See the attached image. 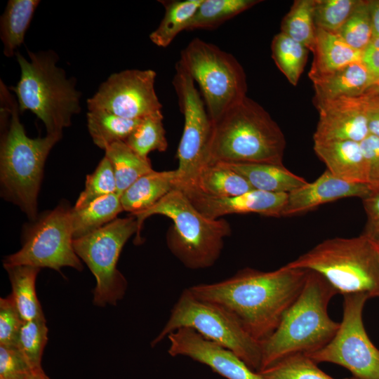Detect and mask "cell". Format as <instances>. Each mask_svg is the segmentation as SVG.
I'll return each mask as SVG.
<instances>
[{
	"mask_svg": "<svg viewBox=\"0 0 379 379\" xmlns=\"http://www.w3.org/2000/svg\"><path fill=\"white\" fill-rule=\"evenodd\" d=\"M308 272L286 265L270 272L246 267L228 279L189 289L197 298L225 308L261 343L274 332L299 296Z\"/></svg>",
	"mask_w": 379,
	"mask_h": 379,
	"instance_id": "1",
	"label": "cell"
},
{
	"mask_svg": "<svg viewBox=\"0 0 379 379\" xmlns=\"http://www.w3.org/2000/svg\"><path fill=\"white\" fill-rule=\"evenodd\" d=\"M336 294L335 288L322 275L309 270L299 296L274 332L261 343L258 372L288 356L308 355L326 346L340 327V323L328 314V304Z\"/></svg>",
	"mask_w": 379,
	"mask_h": 379,
	"instance_id": "2",
	"label": "cell"
},
{
	"mask_svg": "<svg viewBox=\"0 0 379 379\" xmlns=\"http://www.w3.org/2000/svg\"><path fill=\"white\" fill-rule=\"evenodd\" d=\"M212 124L206 165H283L285 137L270 114L252 99L245 97Z\"/></svg>",
	"mask_w": 379,
	"mask_h": 379,
	"instance_id": "3",
	"label": "cell"
},
{
	"mask_svg": "<svg viewBox=\"0 0 379 379\" xmlns=\"http://www.w3.org/2000/svg\"><path fill=\"white\" fill-rule=\"evenodd\" d=\"M153 215H162L172 220L173 229L167 235L168 246L186 267L192 270L211 267L222 252L224 239L231 233L227 220L206 218L181 190L175 188L149 208L131 215L138 222L137 244L141 241L144 221Z\"/></svg>",
	"mask_w": 379,
	"mask_h": 379,
	"instance_id": "4",
	"label": "cell"
},
{
	"mask_svg": "<svg viewBox=\"0 0 379 379\" xmlns=\"http://www.w3.org/2000/svg\"><path fill=\"white\" fill-rule=\"evenodd\" d=\"M27 52L29 60L15 54L20 77L11 87L18 98L19 111L34 113L44 124L46 134H62L81 110V94L75 81L67 79L65 70L56 65L58 58L54 52Z\"/></svg>",
	"mask_w": 379,
	"mask_h": 379,
	"instance_id": "5",
	"label": "cell"
},
{
	"mask_svg": "<svg viewBox=\"0 0 379 379\" xmlns=\"http://www.w3.org/2000/svg\"><path fill=\"white\" fill-rule=\"evenodd\" d=\"M8 109L11 120L0 145L1 193L32 221L38 216V195L46 160L62 134L31 138L20 122L18 102L11 100Z\"/></svg>",
	"mask_w": 379,
	"mask_h": 379,
	"instance_id": "6",
	"label": "cell"
},
{
	"mask_svg": "<svg viewBox=\"0 0 379 379\" xmlns=\"http://www.w3.org/2000/svg\"><path fill=\"white\" fill-rule=\"evenodd\" d=\"M286 265L320 274L343 295L365 293L379 298V255L363 233L324 240Z\"/></svg>",
	"mask_w": 379,
	"mask_h": 379,
	"instance_id": "7",
	"label": "cell"
},
{
	"mask_svg": "<svg viewBox=\"0 0 379 379\" xmlns=\"http://www.w3.org/2000/svg\"><path fill=\"white\" fill-rule=\"evenodd\" d=\"M182 328L193 329L204 338L231 350L258 372L261 343L253 339L230 312L215 303L197 298L189 288L180 293L166 324L152 341V347Z\"/></svg>",
	"mask_w": 379,
	"mask_h": 379,
	"instance_id": "8",
	"label": "cell"
},
{
	"mask_svg": "<svg viewBox=\"0 0 379 379\" xmlns=\"http://www.w3.org/2000/svg\"><path fill=\"white\" fill-rule=\"evenodd\" d=\"M201 92L212 123L246 97L245 72L232 54L199 38L182 51L178 62Z\"/></svg>",
	"mask_w": 379,
	"mask_h": 379,
	"instance_id": "9",
	"label": "cell"
},
{
	"mask_svg": "<svg viewBox=\"0 0 379 379\" xmlns=\"http://www.w3.org/2000/svg\"><path fill=\"white\" fill-rule=\"evenodd\" d=\"M137 232V220L131 215L117 218L99 230L73 240L77 255L95 278L93 291L95 305H116L124 296L128 283L117 265L124 244Z\"/></svg>",
	"mask_w": 379,
	"mask_h": 379,
	"instance_id": "10",
	"label": "cell"
},
{
	"mask_svg": "<svg viewBox=\"0 0 379 379\" xmlns=\"http://www.w3.org/2000/svg\"><path fill=\"white\" fill-rule=\"evenodd\" d=\"M71 209L65 203L38 215L24 228L22 246L6 257L3 265H29L60 272L63 267L81 271L73 246Z\"/></svg>",
	"mask_w": 379,
	"mask_h": 379,
	"instance_id": "11",
	"label": "cell"
},
{
	"mask_svg": "<svg viewBox=\"0 0 379 379\" xmlns=\"http://www.w3.org/2000/svg\"><path fill=\"white\" fill-rule=\"evenodd\" d=\"M367 293L343 295V319L332 340L307 355L315 363L329 362L350 371L357 379H379V350L365 330L362 313Z\"/></svg>",
	"mask_w": 379,
	"mask_h": 379,
	"instance_id": "12",
	"label": "cell"
},
{
	"mask_svg": "<svg viewBox=\"0 0 379 379\" xmlns=\"http://www.w3.org/2000/svg\"><path fill=\"white\" fill-rule=\"evenodd\" d=\"M173 85L184 116L182 135L178 148L175 187L192 186L206 165L213 124L194 81L178 62Z\"/></svg>",
	"mask_w": 379,
	"mask_h": 379,
	"instance_id": "13",
	"label": "cell"
},
{
	"mask_svg": "<svg viewBox=\"0 0 379 379\" xmlns=\"http://www.w3.org/2000/svg\"><path fill=\"white\" fill-rule=\"evenodd\" d=\"M156 77L152 69L114 73L86 100L88 109L105 110L131 119L161 114L162 106L154 88Z\"/></svg>",
	"mask_w": 379,
	"mask_h": 379,
	"instance_id": "14",
	"label": "cell"
},
{
	"mask_svg": "<svg viewBox=\"0 0 379 379\" xmlns=\"http://www.w3.org/2000/svg\"><path fill=\"white\" fill-rule=\"evenodd\" d=\"M168 354L186 357L208 366L226 379H265L251 368L239 357L189 328H179L169 334Z\"/></svg>",
	"mask_w": 379,
	"mask_h": 379,
	"instance_id": "15",
	"label": "cell"
},
{
	"mask_svg": "<svg viewBox=\"0 0 379 379\" xmlns=\"http://www.w3.org/2000/svg\"><path fill=\"white\" fill-rule=\"evenodd\" d=\"M370 94L314 101L319 112L314 142L364 140L369 135L365 108Z\"/></svg>",
	"mask_w": 379,
	"mask_h": 379,
	"instance_id": "16",
	"label": "cell"
},
{
	"mask_svg": "<svg viewBox=\"0 0 379 379\" xmlns=\"http://www.w3.org/2000/svg\"><path fill=\"white\" fill-rule=\"evenodd\" d=\"M204 216L219 219L230 214L257 213L267 217H282L288 193L253 190L241 195L217 197L206 194L194 186L176 187Z\"/></svg>",
	"mask_w": 379,
	"mask_h": 379,
	"instance_id": "17",
	"label": "cell"
},
{
	"mask_svg": "<svg viewBox=\"0 0 379 379\" xmlns=\"http://www.w3.org/2000/svg\"><path fill=\"white\" fill-rule=\"evenodd\" d=\"M371 190L366 184L351 183L340 180L328 170L317 179L288 194L282 217L310 211L324 204L348 197L364 199Z\"/></svg>",
	"mask_w": 379,
	"mask_h": 379,
	"instance_id": "18",
	"label": "cell"
},
{
	"mask_svg": "<svg viewBox=\"0 0 379 379\" xmlns=\"http://www.w3.org/2000/svg\"><path fill=\"white\" fill-rule=\"evenodd\" d=\"M314 151L335 177L351 183L367 185L366 164L360 142H314Z\"/></svg>",
	"mask_w": 379,
	"mask_h": 379,
	"instance_id": "19",
	"label": "cell"
},
{
	"mask_svg": "<svg viewBox=\"0 0 379 379\" xmlns=\"http://www.w3.org/2000/svg\"><path fill=\"white\" fill-rule=\"evenodd\" d=\"M312 81L315 92L314 101L379 93L363 60Z\"/></svg>",
	"mask_w": 379,
	"mask_h": 379,
	"instance_id": "20",
	"label": "cell"
},
{
	"mask_svg": "<svg viewBox=\"0 0 379 379\" xmlns=\"http://www.w3.org/2000/svg\"><path fill=\"white\" fill-rule=\"evenodd\" d=\"M312 52L313 60L309 72L311 81L362 60L364 53L350 46L338 34L319 28H316Z\"/></svg>",
	"mask_w": 379,
	"mask_h": 379,
	"instance_id": "21",
	"label": "cell"
},
{
	"mask_svg": "<svg viewBox=\"0 0 379 379\" xmlns=\"http://www.w3.org/2000/svg\"><path fill=\"white\" fill-rule=\"evenodd\" d=\"M177 171H152L139 178L121 195L124 211L131 215L145 211L175 187Z\"/></svg>",
	"mask_w": 379,
	"mask_h": 379,
	"instance_id": "22",
	"label": "cell"
},
{
	"mask_svg": "<svg viewBox=\"0 0 379 379\" xmlns=\"http://www.w3.org/2000/svg\"><path fill=\"white\" fill-rule=\"evenodd\" d=\"M225 164L245 178L254 190L288 194L307 183L302 177L294 174L284 165L258 163Z\"/></svg>",
	"mask_w": 379,
	"mask_h": 379,
	"instance_id": "23",
	"label": "cell"
},
{
	"mask_svg": "<svg viewBox=\"0 0 379 379\" xmlns=\"http://www.w3.org/2000/svg\"><path fill=\"white\" fill-rule=\"evenodd\" d=\"M124 211L117 193L100 197L88 204L71 209L74 239L88 235L117 219Z\"/></svg>",
	"mask_w": 379,
	"mask_h": 379,
	"instance_id": "24",
	"label": "cell"
},
{
	"mask_svg": "<svg viewBox=\"0 0 379 379\" xmlns=\"http://www.w3.org/2000/svg\"><path fill=\"white\" fill-rule=\"evenodd\" d=\"M39 3V0L8 1L0 20V36L6 56H13L24 42L25 33Z\"/></svg>",
	"mask_w": 379,
	"mask_h": 379,
	"instance_id": "25",
	"label": "cell"
},
{
	"mask_svg": "<svg viewBox=\"0 0 379 379\" xmlns=\"http://www.w3.org/2000/svg\"><path fill=\"white\" fill-rule=\"evenodd\" d=\"M11 284L12 297L23 321L44 319L35 283L40 268L29 265L5 266Z\"/></svg>",
	"mask_w": 379,
	"mask_h": 379,
	"instance_id": "26",
	"label": "cell"
},
{
	"mask_svg": "<svg viewBox=\"0 0 379 379\" xmlns=\"http://www.w3.org/2000/svg\"><path fill=\"white\" fill-rule=\"evenodd\" d=\"M192 186L217 197L238 196L254 190L245 178L222 163L205 165Z\"/></svg>",
	"mask_w": 379,
	"mask_h": 379,
	"instance_id": "27",
	"label": "cell"
},
{
	"mask_svg": "<svg viewBox=\"0 0 379 379\" xmlns=\"http://www.w3.org/2000/svg\"><path fill=\"white\" fill-rule=\"evenodd\" d=\"M110 161L117 182V193L123 192L143 175L153 171L149 158H144L125 142H116L105 149Z\"/></svg>",
	"mask_w": 379,
	"mask_h": 379,
	"instance_id": "28",
	"label": "cell"
},
{
	"mask_svg": "<svg viewBox=\"0 0 379 379\" xmlns=\"http://www.w3.org/2000/svg\"><path fill=\"white\" fill-rule=\"evenodd\" d=\"M86 118L94 144L104 151L116 142H125L142 119H127L105 110L88 111Z\"/></svg>",
	"mask_w": 379,
	"mask_h": 379,
	"instance_id": "29",
	"label": "cell"
},
{
	"mask_svg": "<svg viewBox=\"0 0 379 379\" xmlns=\"http://www.w3.org/2000/svg\"><path fill=\"white\" fill-rule=\"evenodd\" d=\"M203 0L161 1L164 15L157 27L149 34V39L159 47H167L187 27Z\"/></svg>",
	"mask_w": 379,
	"mask_h": 379,
	"instance_id": "30",
	"label": "cell"
},
{
	"mask_svg": "<svg viewBox=\"0 0 379 379\" xmlns=\"http://www.w3.org/2000/svg\"><path fill=\"white\" fill-rule=\"evenodd\" d=\"M271 49L279 70L291 84L296 86L304 70L309 50L281 32L274 36Z\"/></svg>",
	"mask_w": 379,
	"mask_h": 379,
	"instance_id": "31",
	"label": "cell"
},
{
	"mask_svg": "<svg viewBox=\"0 0 379 379\" xmlns=\"http://www.w3.org/2000/svg\"><path fill=\"white\" fill-rule=\"evenodd\" d=\"M257 0H203L186 31L210 29L251 8Z\"/></svg>",
	"mask_w": 379,
	"mask_h": 379,
	"instance_id": "32",
	"label": "cell"
},
{
	"mask_svg": "<svg viewBox=\"0 0 379 379\" xmlns=\"http://www.w3.org/2000/svg\"><path fill=\"white\" fill-rule=\"evenodd\" d=\"M314 0H296L282 20L281 32L302 44L312 52L316 27L314 21Z\"/></svg>",
	"mask_w": 379,
	"mask_h": 379,
	"instance_id": "33",
	"label": "cell"
},
{
	"mask_svg": "<svg viewBox=\"0 0 379 379\" xmlns=\"http://www.w3.org/2000/svg\"><path fill=\"white\" fill-rule=\"evenodd\" d=\"M125 142L144 158H148L152 151H166L168 142L163 125V114L142 119Z\"/></svg>",
	"mask_w": 379,
	"mask_h": 379,
	"instance_id": "34",
	"label": "cell"
},
{
	"mask_svg": "<svg viewBox=\"0 0 379 379\" xmlns=\"http://www.w3.org/2000/svg\"><path fill=\"white\" fill-rule=\"evenodd\" d=\"M48 333L45 318L24 321L22 324L15 347L32 371L42 368L41 359L48 340Z\"/></svg>",
	"mask_w": 379,
	"mask_h": 379,
	"instance_id": "35",
	"label": "cell"
},
{
	"mask_svg": "<svg viewBox=\"0 0 379 379\" xmlns=\"http://www.w3.org/2000/svg\"><path fill=\"white\" fill-rule=\"evenodd\" d=\"M317 364L307 355L296 354L258 373L265 379H335L322 371Z\"/></svg>",
	"mask_w": 379,
	"mask_h": 379,
	"instance_id": "36",
	"label": "cell"
},
{
	"mask_svg": "<svg viewBox=\"0 0 379 379\" xmlns=\"http://www.w3.org/2000/svg\"><path fill=\"white\" fill-rule=\"evenodd\" d=\"M336 34L352 48L364 51L373 39L369 1H359Z\"/></svg>",
	"mask_w": 379,
	"mask_h": 379,
	"instance_id": "37",
	"label": "cell"
},
{
	"mask_svg": "<svg viewBox=\"0 0 379 379\" xmlns=\"http://www.w3.org/2000/svg\"><path fill=\"white\" fill-rule=\"evenodd\" d=\"M117 190L113 168L109 159L104 156L95 171L86 176L85 188L74 208H81L100 197L117 193Z\"/></svg>",
	"mask_w": 379,
	"mask_h": 379,
	"instance_id": "38",
	"label": "cell"
},
{
	"mask_svg": "<svg viewBox=\"0 0 379 379\" xmlns=\"http://www.w3.org/2000/svg\"><path fill=\"white\" fill-rule=\"evenodd\" d=\"M358 0H314L316 28L336 33L358 4Z\"/></svg>",
	"mask_w": 379,
	"mask_h": 379,
	"instance_id": "39",
	"label": "cell"
},
{
	"mask_svg": "<svg viewBox=\"0 0 379 379\" xmlns=\"http://www.w3.org/2000/svg\"><path fill=\"white\" fill-rule=\"evenodd\" d=\"M23 320L11 295L0 298V345L15 346Z\"/></svg>",
	"mask_w": 379,
	"mask_h": 379,
	"instance_id": "40",
	"label": "cell"
},
{
	"mask_svg": "<svg viewBox=\"0 0 379 379\" xmlns=\"http://www.w3.org/2000/svg\"><path fill=\"white\" fill-rule=\"evenodd\" d=\"M32 371L15 346L0 345V379H26Z\"/></svg>",
	"mask_w": 379,
	"mask_h": 379,
	"instance_id": "41",
	"label": "cell"
},
{
	"mask_svg": "<svg viewBox=\"0 0 379 379\" xmlns=\"http://www.w3.org/2000/svg\"><path fill=\"white\" fill-rule=\"evenodd\" d=\"M366 164L367 185L379 190V138L369 134L360 142Z\"/></svg>",
	"mask_w": 379,
	"mask_h": 379,
	"instance_id": "42",
	"label": "cell"
},
{
	"mask_svg": "<svg viewBox=\"0 0 379 379\" xmlns=\"http://www.w3.org/2000/svg\"><path fill=\"white\" fill-rule=\"evenodd\" d=\"M362 201L367 215L363 234L373 241H379V190L371 191Z\"/></svg>",
	"mask_w": 379,
	"mask_h": 379,
	"instance_id": "43",
	"label": "cell"
},
{
	"mask_svg": "<svg viewBox=\"0 0 379 379\" xmlns=\"http://www.w3.org/2000/svg\"><path fill=\"white\" fill-rule=\"evenodd\" d=\"M365 109L369 134L379 138V93L368 95Z\"/></svg>",
	"mask_w": 379,
	"mask_h": 379,
	"instance_id": "44",
	"label": "cell"
},
{
	"mask_svg": "<svg viewBox=\"0 0 379 379\" xmlns=\"http://www.w3.org/2000/svg\"><path fill=\"white\" fill-rule=\"evenodd\" d=\"M363 61L371 74L375 88L379 92V49L366 48Z\"/></svg>",
	"mask_w": 379,
	"mask_h": 379,
	"instance_id": "45",
	"label": "cell"
},
{
	"mask_svg": "<svg viewBox=\"0 0 379 379\" xmlns=\"http://www.w3.org/2000/svg\"><path fill=\"white\" fill-rule=\"evenodd\" d=\"M373 39L379 36V1H369Z\"/></svg>",
	"mask_w": 379,
	"mask_h": 379,
	"instance_id": "46",
	"label": "cell"
},
{
	"mask_svg": "<svg viewBox=\"0 0 379 379\" xmlns=\"http://www.w3.org/2000/svg\"><path fill=\"white\" fill-rule=\"evenodd\" d=\"M26 379H51L45 374L43 369L32 371Z\"/></svg>",
	"mask_w": 379,
	"mask_h": 379,
	"instance_id": "47",
	"label": "cell"
},
{
	"mask_svg": "<svg viewBox=\"0 0 379 379\" xmlns=\"http://www.w3.org/2000/svg\"><path fill=\"white\" fill-rule=\"evenodd\" d=\"M367 48L379 49V36L373 39Z\"/></svg>",
	"mask_w": 379,
	"mask_h": 379,
	"instance_id": "48",
	"label": "cell"
},
{
	"mask_svg": "<svg viewBox=\"0 0 379 379\" xmlns=\"http://www.w3.org/2000/svg\"><path fill=\"white\" fill-rule=\"evenodd\" d=\"M373 242L375 244V248L377 249V251H378V255H379V241H373Z\"/></svg>",
	"mask_w": 379,
	"mask_h": 379,
	"instance_id": "49",
	"label": "cell"
},
{
	"mask_svg": "<svg viewBox=\"0 0 379 379\" xmlns=\"http://www.w3.org/2000/svg\"><path fill=\"white\" fill-rule=\"evenodd\" d=\"M347 379H357V378L352 377V378H347Z\"/></svg>",
	"mask_w": 379,
	"mask_h": 379,
	"instance_id": "50",
	"label": "cell"
}]
</instances>
